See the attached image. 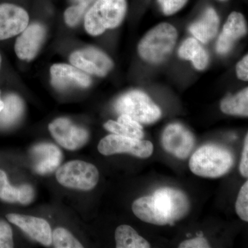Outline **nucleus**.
Returning <instances> with one entry per match:
<instances>
[{
	"label": "nucleus",
	"instance_id": "19",
	"mask_svg": "<svg viewBox=\"0 0 248 248\" xmlns=\"http://www.w3.org/2000/svg\"><path fill=\"white\" fill-rule=\"evenodd\" d=\"M108 131L115 135H122L138 140L144 138L141 124L126 115H120L117 122L110 120L104 124Z\"/></svg>",
	"mask_w": 248,
	"mask_h": 248
},
{
	"label": "nucleus",
	"instance_id": "24",
	"mask_svg": "<svg viewBox=\"0 0 248 248\" xmlns=\"http://www.w3.org/2000/svg\"><path fill=\"white\" fill-rule=\"evenodd\" d=\"M19 194V187L10 185L6 173L0 170V199L9 203H15L18 202Z\"/></svg>",
	"mask_w": 248,
	"mask_h": 248
},
{
	"label": "nucleus",
	"instance_id": "11",
	"mask_svg": "<svg viewBox=\"0 0 248 248\" xmlns=\"http://www.w3.org/2000/svg\"><path fill=\"white\" fill-rule=\"evenodd\" d=\"M29 22V14L23 8L10 3L0 4V40L19 35Z\"/></svg>",
	"mask_w": 248,
	"mask_h": 248
},
{
	"label": "nucleus",
	"instance_id": "1",
	"mask_svg": "<svg viewBox=\"0 0 248 248\" xmlns=\"http://www.w3.org/2000/svg\"><path fill=\"white\" fill-rule=\"evenodd\" d=\"M234 163V155L229 150L218 145L207 144L192 155L189 167L200 177L218 178L229 172Z\"/></svg>",
	"mask_w": 248,
	"mask_h": 248
},
{
	"label": "nucleus",
	"instance_id": "36",
	"mask_svg": "<svg viewBox=\"0 0 248 248\" xmlns=\"http://www.w3.org/2000/svg\"><path fill=\"white\" fill-rule=\"evenodd\" d=\"M221 1H224V0H221Z\"/></svg>",
	"mask_w": 248,
	"mask_h": 248
},
{
	"label": "nucleus",
	"instance_id": "32",
	"mask_svg": "<svg viewBox=\"0 0 248 248\" xmlns=\"http://www.w3.org/2000/svg\"><path fill=\"white\" fill-rule=\"evenodd\" d=\"M236 74L239 79L247 81L248 80V57L246 55L236 65Z\"/></svg>",
	"mask_w": 248,
	"mask_h": 248
},
{
	"label": "nucleus",
	"instance_id": "6",
	"mask_svg": "<svg viewBox=\"0 0 248 248\" xmlns=\"http://www.w3.org/2000/svg\"><path fill=\"white\" fill-rule=\"evenodd\" d=\"M57 180L62 186L82 190H92L99 181V172L94 165L81 161L66 163L58 170Z\"/></svg>",
	"mask_w": 248,
	"mask_h": 248
},
{
	"label": "nucleus",
	"instance_id": "25",
	"mask_svg": "<svg viewBox=\"0 0 248 248\" xmlns=\"http://www.w3.org/2000/svg\"><path fill=\"white\" fill-rule=\"evenodd\" d=\"M236 214L243 221H248V182L241 187L235 204Z\"/></svg>",
	"mask_w": 248,
	"mask_h": 248
},
{
	"label": "nucleus",
	"instance_id": "2",
	"mask_svg": "<svg viewBox=\"0 0 248 248\" xmlns=\"http://www.w3.org/2000/svg\"><path fill=\"white\" fill-rule=\"evenodd\" d=\"M126 10L125 0H96L85 14V29L93 36L115 29L123 21Z\"/></svg>",
	"mask_w": 248,
	"mask_h": 248
},
{
	"label": "nucleus",
	"instance_id": "9",
	"mask_svg": "<svg viewBox=\"0 0 248 248\" xmlns=\"http://www.w3.org/2000/svg\"><path fill=\"white\" fill-rule=\"evenodd\" d=\"M70 62L84 73L99 77L107 76L113 67V63L108 55L94 48L77 50L71 54Z\"/></svg>",
	"mask_w": 248,
	"mask_h": 248
},
{
	"label": "nucleus",
	"instance_id": "22",
	"mask_svg": "<svg viewBox=\"0 0 248 248\" xmlns=\"http://www.w3.org/2000/svg\"><path fill=\"white\" fill-rule=\"evenodd\" d=\"M221 110L223 113L230 115H248V89L243 90L234 95L228 96L221 103Z\"/></svg>",
	"mask_w": 248,
	"mask_h": 248
},
{
	"label": "nucleus",
	"instance_id": "33",
	"mask_svg": "<svg viewBox=\"0 0 248 248\" xmlns=\"http://www.w3.org/2000/svg\"><path fill=\"white\" fill-rule=\"evenodd\" d=\"M76 4L81 5V6H84L85 7L89 9L90 5L92 4L93 1H94V0H73Z\"/></svg>",
	"mask_w": 248,
	"mask_h": 248
},
{
	"label": "nucleus",
	"instance_id": "5",
	"mask_svg": "<svg viewBox=\"0 0 248 248\" xmlns=\"http://www.w3.org/2000/svg\"><path fill=\"white\" fill-rule=\"evenodd\" d=\"M153 204L163 226L180 221L190 211V204L184 192L172 187H162L155 191Z\"/></svg>",
	"mask_w": 248,
	"mask_h": 248
},
{
	"label": "nucleus",
	"instance_id": "21",
	"mask_svg": "<svg viewBox=\"0 0 248 248\" xmlns=\"http://www.w3.org/2000/svg\"><path fill=\"white\" fill-rule=\"evenodd\" d=\"M117 248H149L151 245L128 225H122L115 231Z\"/></svg>",
	"mask_w": 248,
	"mask_h": 248
},
{
	"label": "nucleus",
	"instance_id": "17",
	"mask_svg": "<svg viewBox=\"0 0 248 248\" xmlns=\"http://www.w3.org/2000/svg\"><path fill=\"white\" fill-rule=\"evenodd\" d=\"M219 27V18L213 8L204 11L200 19L191 24L189 31L202 43H208L216 36Z\"/></svg>",
	"mask_w": 248,
	"mask_h": 248
},
{
	"label": "nucleus",
	"instance_id": "28",
	"mask_svg": "<svg viewBox=\"0 0 248 248\" xmlns=\"http://www.w3.org/2000/svg\"><path fill=\"white\" fill-rule=\"evenodd\" d=\"M13 247L14 240L11 226L6 222L0 221V248Z\"/></svg>",
	"mask_w": 248,
	"mask_h": 248
},
{
	"label": "nucleus",
	"instance_id": "10",
	"mask_svg": "<svg viewBox=\"0 0 248 248\" xmlns=\"http://www.w3.org/2000/svg\"><path fill=\"white\" fill-rule=\"evenodd\" d=\"M49 131L59 144L69 151H76L86 144L89 134L66 118H59L49 124Z\"/></svg>",
	"mask_w": 248,
	"mask_h": 248
},
{
	"label": "nucleus",
	"instance_id": "12",
	"mask_svg": "<svg viewBox=\"0 0 248 248\" xmlns=\"http://www.w3.org/2000/svg\"><path fill=\"white\" fill-rule=\"evenodd\" d=\"M51 84L60 91L71 88H87L91 86V79L87 73L73 65L56 63L50 68Z\"/></svg>",
	"mask_w": 248,
	"mask_h": 248
},
{
	"label": "nucleus",
	"instance_id": "20",
	"mask_svg": "<svg viewBox=\"0 0 248 248\" xmlns=\"http://www.w3.org/2000/svg\"><path fill=\"white\" fill-rule=\"evenodd\" d=\"M4 107L0 112V125L7 127L17 122L24 112V104L21 98L11 94L4 98Z\"/></svg>",
	"mask_w": 248,
	"mask_h": 248
},
{
	"label": "nucleus",
	"instance_id": "4",
	"mask_svg": "<svg viewBox=\"0 0 248 248\" xmlns=\"http://www.w3.org/2000/svg\"><path fill=\"white\" fill-rule=\"evenodd\" d=\"M116 112L126 115L140 124L155 123L161 117V110L146 93L132 91L116 101Z\"/></svg>",
	"mask_w": 248,
	"mask_h": 248
},
{
	"label": "nucleus",
	"instance_id": "15",
	"mask_svg": "<svg viewBox=\"0 0 248 248\" xmlns=\"http://www.w3.org/2000/svg\"><path fill=\"white\" fill-rule=\"evenodd\" d=\"M247 32L246 19L242 14L233 12L223 26V31L217 42V51L221 55L229 53L235 42Z\"/></svg>",
	"mask_w": 248,
	"mask_h": 248
},
{
	"label": "nucleus",
	"instance_id": "35",
	"mask_svg": "<svg viewBox=\"0 0 248 248\" xmlns=\"http://www.w3.org/2000/svg\"><path fill=\"white\" fill-rule=\"evenodd\" d=\"M1 55H0V66H1Z\"/></svg>",
	"mask_w": 248,
	"mask_h": 248
},
{
	"label": "nucleus",
	"instance_id": "14",
	"mask_svg": "<svg viewBox=\"0 0 248 248\" xmlns=\"http://www.w3.org/2000/svg\"><path fill=\"white\" fill-rule=\"evenodd\" d=\"M6 217L10 222L21 228L32 239L44 246H48L51 244V228L46 220L17 214H9Z\"/></svg>",
	"mask_w": 248,
	"mask_h": 248
},
{
	"label": "nucleus",
	"instance_id": "13",
	"mask_svg": "<svg viewBox=\"0 0 248 248\" xmlns=\"http://www.w3.org/2000/svg\"><path fill=\"white\" fill-rule=\"evenodd\" d=\"M46 29L40 24L28 26L17 37L15 45L16 55L23 60L35 58L45 41Z\"/></svg>",
	"mask_w": 248,
	"mask_h": 248
},
{
	"label": "nucleus",
	"instance_id": "8",
	"mask_svg": "<svg viewBox=\"0 0 248 248\" xmlns=\"http://www.w3.org/2000/svg\"><path fill=\"white\" fill-rule=\"evenodd\" d=\"M163 148L178 159H186L195 144L193 134L180 124H172L165 128L161 139Z\"/></svg>",
	"mask_w": 248,
	"mask_h": 248
},
{
	"label": "nucleus",
	"instance_id": "31",
	"mask_svg": "<svg viewBox=\"0 0 248 248\" xmlns=\"http://www.w3.org/2000/svg\"><path fill=\"white\" fill-rule=\"evenodd\" d=\"M239 170L243 177H248V135L245 138L244 150H243L242 157L240 163Z\"/></svg>",
	"mask_w": 248,
	"mask_h": 248
},
{
	"label": "nucleus",
	"instance_id": "3",
	"mask_svg": "<svg viewBox=\"0 0 248 248\" xmlns=\"http://www.w3.org/2000/svg\"><path fill=\"white\" fill-rule=\"evenodd\" d=\"M175 28L161 23L147 32L138 46L141 58L151 63L164 61L172 51L177 40Z\"/></svg>",
	"mask_w": 248,
	"mask_h": 248
},
{
	"label": "nucleus",
	"instance_id": "26",
	"mask_svg": "<svg viewBox=\"0 0 248 248\" xmlns=\"http://www.w3.org/2000/svg\"><path fill=\"white\" fill-rule=\"evenodd\" d=\"M87 11V8L78 4L68 7L64 13V19L67 25L71 27H76Z\"/></svg>",
	"mask_w": 248,
	"mask_h": 248
},
{
	"label": "nucleus",
	"instance_id": "16",
	"mask_svg": "<svg viewBox=\"0 0 248 248\" xmlns=\"http://www.w3.org/2000/svg\"><path fill=\"white\" fill-rule=\"evenodd\" d=\"M33 161L34 170L40 174L53 172L61 164L62 152L60 148L51 143L36 145L31 151Z\"/></svg>",
	"mask_w": 248,
	"mask_h": 248
},
{
	"label": "nucleus",
	"instance_id": "18",
	"mask_svg": "<svg viewBox=\"0 0 248 248\" xmlns=\"http://www.w3.org/2000/svg\"><path fill=\"white\" fill-rule=\"evenodd\" d=\"M179 57L190 60L196 69H205L208 64L209 56L205 48L201 45L200 41L193 37L186 39L179 49Z\"/></svg>",
	"mask_w": 248,
	"mask_h": 248
},
{
	"label": "nucleus",
	"instance_id": "7",
	"mask_svg": "<svg viewBox=\"0 0 248 248\" xmlns=\"http://www.w3.org/2000/svg\"><path fill=\"white\" fill-rule=\"evenodd\" d=\"M153 150L154 148L151 141L115 134L102 139L98 145V151L106 156L128 153L137 157L146 159L151 156Z\"/></svg>",
	"mask_w": 248,
	"mask_h": 248
},
{
	"label": "nucleus",
	"instance_id": "27",
	"mask_svg": "<svg viewBox=\"0 0 248 248\" xmlns=\"http://www.w3.org/2000/svg\"><path fill=\"white\" fill-rule=\"evenodd\" d=\"M163 13L166 16L176 14L182 9L187 0H157Z\"/></svg>",
	"mask_w": 248,
	"mask_h": 248
},
{
	"label": "nucleus",
	"instance_id": "29",
	"mask_svg": "<svg viewBox=\"0 0 248 248\" xmlns=\"http://www.w3.org/2000/svg\"><path fill=\"white\" fill-rule=\"evenodd\" d=\"M19 190L18 202L24 204V205H28L32 202L34 197H35V193H34V190L32 186L25 184V185H22L19 187Z\"/></svg>",
	"mask_w": 248,
	"mask_h": 248
},
{
	"label": "nucleus",
	"instance_id": "23",
	"mask_svg": "<svg viewBox=\"0 0 248 248\" xmlns=\"http://www.w3.org/2000/svg\"><path fill=\"white\" fill-rule=\"evenodd\" d=\"M52 242L57 248H83L82 245L69 232L62 228H57L52 233Z\"/></svg>",
	"mask_w": 248,
	"mask_h": 248
},
{
	"label": "nucleus",
	"instance_id": "30",
	"mask_svg": "<svg viewBox=\"0 0 248 248\" xmlns=\"http://www.w3.org/2000/svg\"><path fill=\"white\" fill-rule=\"evenodd\" d=\"M180 248H208L210 244L206 239L203 237H197L195 239L186 240L179 244Z\"/></svg>",
	"mask_w": 248,
	"mask_h": 248
},
{
	"label": "nucleus",
	"instance_id": "34",
	"mask_svg": "<svg viewBox=\"0 0 248 248\" xmlns=\"http://www.w3.org/2000/svg\"><path fill=\"white\" fill-rule=\"evenodd\" d=\"M3 107H4V102L1 100V97H0V112L2 110Z\"/></svg>",
	"mask_w": 248,
	"mask_h": 248
}]
</instances>
